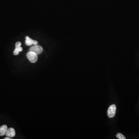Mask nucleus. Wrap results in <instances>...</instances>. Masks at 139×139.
Listing matches in <instances>:
<instances>
[{
    "instance_id": "obj_1",
    "label": "nucleus",
    "mask_w": 139,
    "mask_h": 139,
    "mask_svg": "<svg viewBox=\"0 0 139 139\" xmlns=\"http://www.w3.org/2000/svg\"><path fill=\"white\" fill-rule=\"evenodd\" d=\"M38 54L33 52L30 51L27 54V57L30 62L34 63L38 60Z\"/></svg>"
},
{
    "instance_id": "obj_2",
    "label": "nucleus",
    "mask_w": 139,
    "mask_h": 139,
    "mask_svg": "<svg viewBox=\"0 0 139 139\" xmlns=\"http://www.w3.org/2000/svg\"><path fill=\"white\" fill-rule=\"evenodd\" d=\"M116 110V106L112 104L109 107L108 110V115L110 118L114 117Z\"/></svg>"
},
{
    "instance_id": "obj_3",
    "label": "nucleus",
    "mask_w": 139,
    "mask_h": 139,
    "mask_svg": "<svg viewBox=\"0 0 139 139\" xmlns=\"http://www.w3.org/2000/svg\"><path fill=\"white\" fill-rule=\"evenodd\" d=\"M30 51L33 52L37 54H42L43 51V48L41 46L35 45L30 48Z\"/></svg>"
},
{
    "instance_id": "obj_4",
    "label": "nucleus",
    "mask_w": 139,
    "mask_h": 139,
    "mask_svg": "<svg viewBox=\"0 0 139 139\" xmlns=\"http://www.w3.org/2000/svg\"><path fill=\"white\" fill-rule=\"evenodd\" d=\"M6 135L7 137H14L16 135V132L14 129L12 128H8L6 133Z\"/></svg>"
},
{
    "instance_id": "obj_5",
    "label": "nucleus",
    "mask_w": 139,
    "mask_h": 139,
    "mask_svg": "<svg viewBox=\"0 0 139 139\" xmlns=\"http://www.w3.org/2000/svg\"><path fill=\"white\" fill-rule=\"evenodd\" d=\"M26 40L25 41L26 44L28 46H31L32 44L34 45H37L38 44V42L35 40H32V39L30 38L28 36H26L25 38Z\"/></svg>"
},
{
    "instance_id": "obj_6",
    "label": "nucleus",
    "mask_w": 139,
    "mask_h": 139,
    "mask_svg": "<svg viewBox=\"0 0 139 139\" xmlns=\"http://www.w3.org/2000/svg\"><path fill=\"white\" fill-rule=\"evenodd\" d=\"M8 129V126L6 125H4L0 127V136H2L5 135Z\"/></svg>"
},
{
    "instance_id": "obj_7",
    "label": "nucleus",
    "mask_w": 139,
    "mask_h": 139,
    "mask_svg": "<svg viewBox=\"0 0 139 139\" xmlns=\"http://www.w3.org/2000/svg\"><path fill=\"white\" fill-rule=\"evenodd\" d=\"M116 137L120 139H126L125 137L122 134H121V133H117V134H116Z\"/></svg>"
},
{
    "instance_id": "obj_8",
    "label": "nucleus",
    "mask_w": 139,
    "mask_h": 139,
    "mask_svg": "<svg viewBox=\"0 0 139 139\" xmlns=\"http://www.w3.org/2000/svg\"><path fill=\"white\" fill-rule=\"evenodd\" d=\"M21 45V43L20 42H17L16 43V47H19Z\"/></svg>"
},
{
    "instance_id": "obj_9",
    "label": "nucleus",
    "mask_w": 139,
    "mask_h": 139,
    "mask_svg": "<svg viewBox=\"0 0 139 139\" xmlns=\"http://www.w3.org/2000/svg\"><path fill=\"white\" fill-rule=\"evenodd\" d=\"M16 49L19 52H21L22 51V48L20 46L19 47H16Z\"/></svg>"
},
{
    "instance_id": "obj_10",
    "label": "nucleus",
    "mask_w": 139,
    "mask_h": 139,
    "mask_svg": "<svg viewBox=\"0 0 139 139\" xmlns=\"http://www.w3.org/2000/svg\"><path fill=\"white\" fill-rule=\"evenodd\" d=\"M19 52H18V50H16V49L15 48L14 51V55H18V54H19Z\"/></svg>"
},
{
    "instance_id": "obj_11",
    "label": "nucleus",
    "mask_w": 139,
    "mask_h": 139,
    "mask_svg": "<svg viewBox=\"0 0 139 139\" xmlns=\"http://www.w3.org/2000/svg\"><path fill=\"white\" fill-rule=\"evenodd\" d=\"M4 139H12V138H10V137H7L5 138H4Z\"/></svg>"
}]
</instances>
